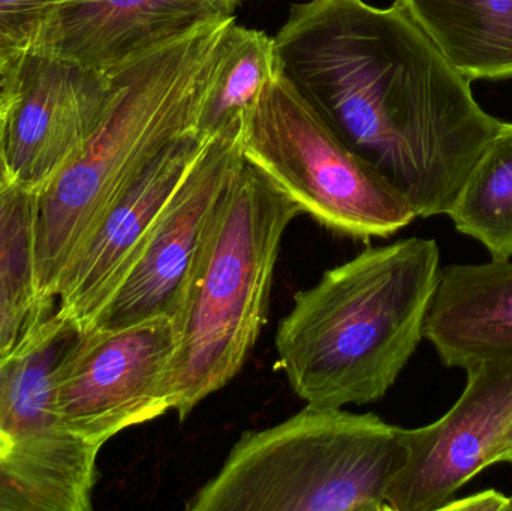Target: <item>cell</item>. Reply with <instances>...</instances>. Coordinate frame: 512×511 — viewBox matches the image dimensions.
Wrapping results in <instances>:
<instances>
[{"label":"cell","instance_id":"cell-1","mask_svg":"<svg viewBox=\"0 0 512 511\" xmlns=\"http://www.w3.org/2000/svg\"><path fill=\"white\" fill-rule=\"evenodd\" d=\"M274 38L280 74L421 218L448 215L501 120L400 3L309 0Z\"/></svg>","mask_w":512,"mask_h":511},{"label":"cell","instance_id":"cell-2","mask_svg":"<svg viewBox=\"0 0 512 511\" xmlns=\"http://www.w3.org/2000/svg\"><path fill=\"white\" fill-rule=\"evenodd\" d=\"M441 272L438 243L411 237L366 249L298 291L276 333L295 395L322 408L384 398L424 338Z\"/></svg>","mask_w":512,"mask_h":511},{"label":"cell","instance_id":"cell-3","mask_svg":"<svg viewBox=\"0 0 512 511\" xmlns=\"http://www.w3.org/2000/svg\"><path fill=\"white\" fill-rule=\"evenodd\" d=\"M236 18L203 24L114 69L116 89L80 153L38 192L36 293L57 288L126 177L153 150L192 131L222 38Z\"/></svg>","mask_w":512,"mask_h":511},{"label":"cell","instance_id":"cell-4","mask_svg":"<svg viewBox=\"0 0 512 511\" xmlns=\"http://www.w3.org/2000/svg\"><path fill=\"white\" fill-rule=\"evenodd\" d=\"M301 213L243 158L173 318L171 410L180 422L242 371L270 311L283 234Z\"/></svg>","mask_w":512,"mask_h":511},{"label":"cell","instance_id":"cell-5","mask_svg":"<svg viewBox=\"0 0 512 511\" xmlns=\"http://www.w3.org/2000/svg\"><path fill=\"white\" fill-rule=\"evenodd\" d=\"M408 456L405 428L376 414L306 405L249 431L188 511H388Z\"/></svg>","mask_w":512,"mask_h":511},{"label":"cell","instance_id":"cell-6","mask_svg":"<svg viewBox=\"0 0 512 511\" xmlns=\"http://www.w3.org/2000/svg\"><path fill=\"white\" fill-rule=\"evenodd\" d=\"M242 149L301 213L333 233L385 239L418 218L411 201L345 146L279 68L243 126Z\"/></svg>","mask_w":512,"mask_h":511},{"label":"cell","instance_id":"cell-7","mask_svg":"<svg viewBox=\"0 0 512 511\" xmlns=\"http://www.w3.org/2000/svg\"><path fill=\"white\" fill-rule=\"evenodd\" d=\"M42 312L0 363V511H90L101 447L69 431L53 399L57 360L75 333Z\"/></svg>","mask_w":512,"mask_h":511},{"label":"cell","instance_id":"cell-8","mask_svg":"<svg viewBox=\"0 0 512 511\" xmlns=\"http://www.w3.org/2000/svg\"><path fill=\"white\" fill-rule=\"evenodd\" d=\"M173 318L75 333L53 372L54 408L69 431L102 447L171 410Z\"/></svg>","mask_w":512,"mask_h":511},{"label":"cell","instance_id":"cell-9","mask_svg":"<svg viewBox=\"0 0 512 511\" xmlns=\"http://www.w3.org/2000/svg\"><path fill=\"white\" fill-rule=\"evenodd\" d=\"M242 162V134L210 138L89 329H125L176 317L219 204Z\"/></svg>","mask_w":512,"mask_h":511},{"label":"cell","instance_id":"cell-10","mask_svg":"<svg viewBox=\"0 0 512 511\" xmlns=\"http://www.w3.org/2000/svg\"><path fill=\"white\" fill-rule=\"evenodd\" d=\"M116 89L114 71L78 65L41 47L18 60L17 96L3 119L12 179L41 191L86 146Z\"/></svg>","mask_w":512,"mask_h":511},{"label":"cell","instance_id":"cell-11","mask_svg":"<svg viewBox=\"0 0 512 511\" xmlns=\"http://www.w3.org/2000/svg\"><path fill=\"white\" fill-rule=\"evenodd\" d=\"M465 371V390L445 416L405 429L408 456L388 489V511L445 510L469 480L496 465L512 423V357Z\"/></svg>","mask_w":512,"mask_h":511},{"label":"cell","instance_id":"cell-12","mask_svg":"<svg viewBox=\"0 0 512 511\" xmlns=\"http://www.w3.org/2000/svg\"><path fill=\"white\" fill-rule=\"evenodd\" d=\"M209 141L192 131L165 141L126 177L57 288V309L89 329L134 263L150 228Z\"/></svg>","mask_w":512,"mask_h":511},{"label":"cell","instance_id":"cell-13","mask_svg":"<svg viewBox=\"0 0 512 511\" xmlns=\"http://www.w3.org/2000/svg\"><path fill=\"white\" fill-rule=\"evenodd\" d=\"M234 9L230 0H65L35 47L111 72Z\"/></svg>","mask_w":512,"mask_h":511},{"label":"cell","instance_id":"cell-14","mask_svg":"<svg viewBox=\"0 0 512 511\" xmlns=\"http://www.w3.org/2000/svg\"><path fill=\"white\" fill-rule=\"evenodd\" d=\"M424 338L447 368L465 371L512 357V263L444 267L424 323Z\"/></svg>","mask_w":512,"mask_h":511},{"label":"cell","instance_id":"cell-15","mask_svg":"<svg viewBox=\"0 0 512 511\" xmlns=\"http://www.w3.org/2000/svg\"><path fill=\"white\" fill-rule=\"evenodd\" d=\"M469 81L512 77V0H396Z\"/></svg>","mask_w":512,"mask_h":511},{"label":"cell","instance_id":"cell-16","mask_svg":"<svg viewBox=\"0 0 512 511\" xmlns=\"http://www.w3.org/2000/svg\"><path fill=\"white\" fill-rule=\"evenodd\" d=\"M277 71L273 36L230 24L210 72L192 132L201 140L243 134V126Z\"/></svg>","mask_w":512,"mask_h":511},{"label":"cell","instance_id":"cell-17","mask_svg":"<svg viewBox=\"0 0 512 511\" xmlns=\"http://www.w3.org/2000/svg\"><path fill=\"white\" fill-rule=\"evenodd\" d=\"M448 216L492 260L512 257V123L502 122L469 171Z\"/></svg>","mask_w":512,"mask_h":511},{"label":"cell","instance_id":"cell-18","mask_svg":"<svg viewBox=\"0 0 512 511\" xmlns=\"http://www.w3.org/2000/svg\"><path fill=\"white\" fill-rule=\"evenodd\" d=\"M38 191L12 183L0 192V287L36 293Z\"/></svg>","mask_w":512,"mask_h":511},{"label":"cell","instance_id":"cell-19","mask_svg":"<svg viewBox=\"0 0 512 511\" xmlns=\"http://www.w3.org/2000/svg\"><path fill=\"white\" fill-rule=\"evenodd\" d=\"M65 0H0V59L18 60L41 39Z\"/></svg>","mask_w":512,"mask_h":511},{"label":"cell","instance_id":"cell-20","mask_svg":"<svg viewBox=\"0 0 512 511\" xmlns=\"http://www.w3.org/2000/svg\"><path fill=\"white\" fill-rule=\"evenodd\" d=\"M56 303L57 299H39L32 291L0 287V363L14 351L33 321Z\"/></svg>","mask_w":512,"mask_h":511},{"label":"cell","instance_id":"cell-21","mask_svg":"<svg viewBox=\"0 0 512 511\" xmlns=\"http://www.w3.org/2000/svg\"><path fill=\"white\" fill-rule=\"evenodd\" d=\"M508 497L502 495L501 492L484 491L480 494L472 495V497L463 498V500H453L445 510L454 511H505L507 507Z\"/></svg>","mask_w":512,"mask_h":511},{"label":"cell","instance_id":"cell-22","mask_svg":"<svg viewBox=\"0 0 512 511\" xmlns=\"http://www.w3.org/2000/svg\"><path fill=\"white\" fill-rule=\"evenodd\" d=\"M18 60L0 59V119L8 114L17 96Z\"/></svg>","mask_w":512,"mask_h":511},{"label":"cell","instance_id":"cell-23","mask_svg":"<svg viewBox=\"0 0 512 511\" xmlns=\"http://www.w3.org/2000/svg\"><path fill=\"white\" fill-rule=\"evenodd\" d=\"M5 119V117H3ZM3 119H0V192L5 191L14 182L8 162L5 156V144H3Z\"/></svg>","mask_w":512,"mask_h":511},{"label":"cell","instance_id":"cell-24","mask_svg":"<svg viewBox=\"0 0 512 511\" xmlns=\"http://www.w3.org/2000/svg\"><path fill=\"white\" fill-rule=\"evenodd\" d=\"M501 462H512V423L502 435L498 453H496V464H501Z\"/></svg>","mask_w":512,"mask_h":511},{"label":"cell","instance_id":"cell-25","mask_svg":"<svg viewBox=\"0 0 512 511\" xmlns=\"http://www.w3.org/2000/svg\"><path fill=\"white\" fill-rule=\"evenodd\" d=\"M505 511H512V497H508L507 507H505Z\"/></svg>","mask_w":512,"mask_h":511},{"label":"cell","instance_id":"cell-26","mask_svg":"<svg viewBox=\"0 0 512 511\" xmlns=\"http://www.w3.org/2000/svg\"><path fill=\"white\" fill-rule=\"evenodd\" d=\"M230 2L233 3V5L237 8V6H239L240 3H242V0H230Z\"/></svg>","mask_w":512,"mask_h":511}]
</instances>
